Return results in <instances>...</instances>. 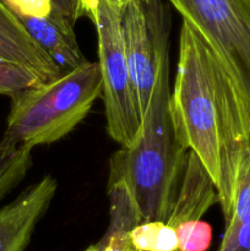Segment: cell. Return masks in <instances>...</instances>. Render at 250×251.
I'll list each match as a JSON object with an SVG mask.
<instances>
[{
	"mask_svg": "<svg viewBox=\"0 0 250 251\" xmlns=\"http://www.w3.org/2000/svg\"><path fill=\"white\" fill-rule=\"evenodd\" d=\"M163 221H145L129 232L130 240L137 251H153L159 228Z\"/></svg>",
	"mask_w": 250,
	"mask_h": 251,
	"instance_id": "13",
	"label": "cell"
},
{
	"mask_svg": "<svg viewBox=\"0 0 250 251\" xmlns=\"http://www.w3.org/2000/svg\"><path fill=\"white\" fill-rule=\"evenodd\" d=\"M100 243V251H137L130 240L129 232H105Z\"/></svg>",
	"mask_w": 250,
	"mask_h": 251,
	"instance_id": "16",
	"label": "cell"
},
{
	"mask_svg": "<svg viewBox=\"0 0 250 251\" xmlns=\"http://www.w3.org/2000/svg\"><path fill=\"white\" fill-rule=\"evenodd\" d=\"M87 16L97 33L107 132L120 147H131L140 137L142 118L125 54L120 11L103 0H96Z\"/></svg>",
	"mask_w": 250,
	"mask_h": 251,
	"instance_id": "4",
	"label": "cell"
},
{
	"mask_svg": "<svg viewBox=\"0 0 250 251\" xmlns=\"http://www.w3.org/2000/svg\"><path fill=\"white\" fill-rule=\"evenodd\" d=\"M169 110L176 139L202 162L227 222L240 163L250 147V107L222 61L186 21Z\"/></svg>",
	"mask_w": 250,
	"mask_h": 251,
	"instance_id": "1",
	"label": "cell"
},
{
	"mask_svg": "<svg viewBox=\"0 0 250 251\" xmlns=\"http://www.w3.org/2000/svg\"><path fill=\"white\" fill-rule=\"evenodd\" d=\"M168 76L167 50L142 115L139 140L131 147H120L110 158L108 181H120L126 186L142 222L168 220L189 152L176 139L172 123Z\"/></svg>",
	"mask_w": 250,
	"mask_h": 251,
	"instance_id": "2",
	"label": "cell"
},
{
	"mask_svg": "<svg viewBox=\"0 0 250 251\" xmlns=\"http://www.w3.org/2000/svg\"><path fill=\"white\" fill-rule=\"evenodd\" d=\"M16 16L43 17L53 10V0H2Z\"/></svg>",
	"mask_w": 250,
	"mask_h": 251,
	"instance_id": "14",
	"label": "cell"
},
{
	"mask_svg": "<svg viewBox=\"0 0 250 251\" xmlns=\"http://www.w3.org/2000/svg\"><path fill=\"white\" fill-rule=\"evenodd\" d=\"M179 250V240L175 228L163 223L157 234L153 251H176Z\"/></svg>",
	"mask_w": 250,
	"mask_h": 251,
	"instance_id": "17",
	"label": "cell"
},
{
	"mask_svg": "<svg viewBox=\"0 0 250 251\" xmlns=\"http://www.w3.org/2000/svg\"><path fill=\"white\" fill-rule=\"evenodd\" d=\"M58 183L50 174L27 186L0 207V251H25L37 225L55 198Z\"/></svg>",
	"mask_w": 250,
	"mask_h": 251,
	"instance_id": "7",
	"label": "cell"
},
{
	"mask_svg": "<svg viewBox=\"0 0 250 251\" xmlns=\"http://www.w3.org/2000/svg\"><path fill=\"white\" fill-rule=\"evenodd\" d=\"M180 251H206L212 242V228L202 220H191L175 227Z\"/></svg>",
	"mask_w": 250,
	"mask_h": 251,
	"instance_id": "12",
	"label": "cell"
},
{
	"mask_svg": "<svg viewBox=\"0 0 250 251\" xmlns=\"http://www.w3.org/2000/svg\"><path fill=\"white\" fill-rule=\"evenodd\" d=\"M220 58L250 107V0H168Z\"/></svg>",
	"mask_w": 250,
	"mask_h": 251,
	"instance_id": "5",
	"label": "cell"
},
{
	"mask_svg": "<svg viewBox=\"0 0 250 251\" xmlns=\"http://www.w3.org/2000/svg\"><path fill=\"white\" fill-rule=\"evenodd\" d=\"M100 249H102V243H100V242L96 243V244H92V245H90L88 248H86L83 251H100Z\"/></svg>",
	"mask_w": 250,
	"mask_h": 251,
	"instance_id": "20",
	"label": "cell"
},
{
	"mask_svg": "<svg viewBox=\"0 0 250 251\" xmlns=\"http://www.w3.org/2000/svg\"><path fill=\"white\" fill-rule=\"evenodd\" d=\"M216 202L217 190L210 174L200 158L189 151L178 194L166 223L175 228L186 221L201 220Z\"/></svg>",
	"mask_w": 250,
	"mask_h": 251,
	"instance_id": "10",
	"label": "cell"
},
{
	"mask_svg": "<svg viewBox=\"0 0 250 251\" xmlns=\"http://www.w3.org/2000/svg\"><path fill=\"white\" fill-rule=\"evenodd\" d=\"M95 1L96 0H81V5H82L83 15H85V16H87L88 11H90L91 6H92ZM103 1H105L108 5H110V6H113L114 9H117L118 11L122 12L123 10H124V7L126 6L131 0H103Z\"/></svg>",
	"mask_w": 250,
	"mask_h": 251,
	"instance_id": "19",
	"label": "cell"
},
{
	"mask_svg": "<svg viewBox=\"0 0 250 251\" xmlns=\"http://www.w3.org/2000/svg\"><path fill=\"white\" fill-rule=\"evenodd\" d=\"M44 81L39 74L31 69L0 60V95L11 96Z\"/></svg>",
	"mask_w": 250,
	"mask_h": 251,
	"instance_id": "11",
	"label": "cell"
},
{
	"mask_svg": "<svg viewBox=\"0 0 250 251\" xmlns=\"http://www.w3.org/2000/svg\"><path fill=\"white\" fill-rule=\"evenodd\" d=\"M17 17L61 73L73 70L87 61L74 31L75 24L61 12L53 9L50 14L43 17Z\"/></svg>",
	"mask_w": 250,
	"mask_h": 251,
	"instance_id": "9",
	"label": "cell"
},
{
	"mask_svg": "<svg viewBox=\"0 0 250 251\" xmlns=\"http://www.w3.org/2000/svg\"><path fill=\"white\" fill-rule=\"evenodd\" d=\"M218 251H250V220L233 230H225Z\"/></svg>",
	"mask_w": 250,
	"mask_h": 251,
	"instance_id": "15",
	"label": "cell"
},
{
	"mask_svg": "<svg viewBox=\"0 0 250 251\" xmlns=\"http://www.w3.org/2000/svg\"><path fill=\"white\" fill-rule=\"evenodd\" d=\"M53 9L61 12L73 24H75L80 17L85 16L81 0H53Z\"/></svg>",
	"mask_w": 250,
	"mask_h": 251,
	"instance_id": "18",
	"label": "cell"
},
{
	"mask_svg": "<svg viewBox=\"0 0 250 251\" xmlns=\"http://www.w3.org/2000/svg\"><path fill=\"white\" fill-rule=\"evenodd\" d=\"M176 251H180V250H176Z\"/></svg>",
	"mask_w": 250,
	"mask_h": 251,
	"instance_id": "21",
	"label": "cell"
},
{
	"mask_svg": "<svg viewBox=\"0 0 250 251\" xmlns=\"http://www.w3.org/2000/svg\"><path fill=\"white\" fill-rule=\"evenodd\" d=\"M0 60L31 69L46 81L63 74L2 0H0Z\"/></svg>",
	"mask_w": 250,
	"mask_h": 251,
	"instance_id": "8",
	"label": "cell"
},
{
	"mask_svg": "<svg viewBox=\"0 0 250 251\" xmlns=\"http://www.w3.org/2000/svg\"><path fill=\"white\" fill-rule=\"evenodd\" d=\"M102 95L98 61H86L53 80L10 96L6 129L0 145H50L68 136L92 109Z\"/></svg>",
	"mask_w": 250,
	"mask_h": 251,
	"instance_id": "3",
	"label": "cell"
},
{
	"mask_svg": "<svg viewBox=\"0 0 250 251\" xmlns=\"http://www.w3.org/2000/svg\"><path fill=\"white\" fill-rule=\"evenodd\" d=\"M120 29L140 114H145L167 48L162 0H131L120 12Z\"/></svg>",
	"mask_w": 250,
	"mask_h": 251,
	"instance_id": "6",
	"label": "cell"
}]
</instances>
